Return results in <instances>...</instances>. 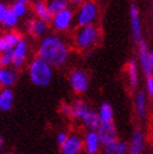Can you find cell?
<instances>
[{
	"label": "cell",
	"instance_id": "obj_1",
	"mask_svg": "<svg viewBox=\"0 0 153 154\" xmlns=\"http://www.w3.org/2000/svg\"><path fill=\"white\" fill-rule=\"evenodd\" d=\"M70 45L57 33H49L39 40L36 47V57L43 59L53 68H63L70 59Z\"/></svg>",
	"mask_w": 153,
	"mask_h": 154
},
{
	"label": "cell",
	"instance_id": "obj_2",
	"mask_svg": "<svg viewBox=\"0 0 153 154\" xmlns=\"http://www.w3.org/2000/svg\"><path fill=\"white\" fill-rule=\"evenodd\" d=\"M102 40V32L97 25L78 26L72 36L73 47L79 51H90Z\"/></svg>",
	"mask_w": 153,
	"mask_h": 154
},
{
	"label": "cell",
	"instance_id": "obj_3",
	"mask_svg": "<svg viewBox=\"0 0 153 154\" xmlns=\"http://www.w3.org/2000/svg\"><path fill=\"white\" fill-rule=\"evenodd\" d=\"M28 76L32 84L39 88H45L54 78V68L40 58H33L28 63Z\"/></svg>",
	"mask_w": 153,
	"mask_h": 154
},
{
	"label": "cell",
	"instance_id": "obj_4",
	"mask_svg": "<svg viewBox=\"0 0 153 154\" xmlns=\"http://www.w3.org/2000/svg\"><path fill=\"white\" fill-rule=\"evenodd\" d=\"M101 14V8L95 0H84L74 11V23L76 26L95 25Z\"/></svg>",
	"mask_w": 153,
	"mask_h": 154
},
{
	"label": "cell",
	"instance_id": "obj_5",
	"mask_svg": "<svg viewBox=\"0 0 153 154\" xmlns=\"http://www.w3.org/2000/svg\"><path fill=\"white\" fill-rule=\"evenodd\" d=\"M73 25H74V9H72L70 6L57 13L55 15H53L49 21V26L57 34L68 33L73 28Z\"/></svg>",
	"mask_w": 153,
	"mask_h": 154
},
{
	"label": "cell",
	"instance_id": "obj_6",
	"mask_svg": "<svg viewBox=\"0 0 153 154\" xmlns=\"http://www.w3.org/2000/svg\"><path fill=\"white\" fill-rule=\"evenodd\" d=\"M68 82H69L70 89L76 95H82L84 93H87L89 89V85H90V79H89L88 73L80 68L73 69L69 73Z\"/></svg>",
	"mask_w": 153,
	"mask_h": 154
},
{
	"label": "cell",
	"instance_id": "obj_7",
	"mask_svg": "<svg viewBox=\"0 0 153 154\" xmlns=\"http://www.w3.org/2000/svg\"><path fill=\"white\" fill-rule=\"evenodd\" d=\"M13 63H11V68L17 69L19 72L20 69H23L27 64H28V58L30 54V45L29 42L25 39V38H21V40L17 44L13 50Z\"/></svg>",
	"mask_w": 153,
	"mask_h": 154
},
{
	"label": "cell",
	"instance_id": "obj_8",
	"mask_svg": "<svg viewBox=\"0 0 153 154\" xmlns=\"http://www.w3.org/2000/svg\"><path fill=\"white\" fill-rule=\"evenodd\" d=\"M149 48L147 42L142 39L137 43V63H138L139 69L143 72L144 76L153 75V68L149 59Z\"/></svg>",
	"mask_w": 153,
	"mask_h": 154
},
{
	"label": "cell",
	"instance_id": "obj_9",
	"mask_svg": "<svg viewBox=\"0 0 153 154\" xmlns=\"http://www.w3.org/2000/svg\"><path fill=\"white\" fill-rule=\"evenodd\" d=\"M129 21H131V33L134 43H138L143 39V29L141 20V11L137 4H132L129 8Z\"/></svg>",
	"mask_w": 153,
	"mask_h": 154
},
{
	"label": "cell",
	"instance_id": "obj_10",
	"mask_svg": "<svg viewBox=\"0 0 153 154\" xmlns=\"http://www.w3.org/2000/svg\"><path fill=\"white\" fill-rule=\"evenodd\" d=\"M49 23L44 21V20H40L38 18H30L27 24H25V30L27 33L34 38V39H42V38H44L47 34H49Z\"/></svg>",
	"mask_w": 153,
	"mask_h": 154
},
{
	"label": "cell",
	"instance_id": "obj_11",
	"mask_svg": "<svg viewBox=\"0 0 153 154\" xmlns=\"http://www.w3.org/2000/svg\"><path fill=\"white\" fill-rule=\"evenodd\" d=\"M60 154H82L83 135L78 133H69L67 140L59 147Z\"/></svg>",
	"mask_w": 153,
	"mask_h": 154
},
{
	"label": "cell",
	"instance_id": "obj_12",
	"mask_svg": "<svg viewBox=\"0 0 153 154\" xmlns=\"http://www.w3.org/2000/svg\"><path fill=\"white\" fill-rule=\"evenodd\" d=\"M103 145L95 130H87L83 135V152L86 154H101Z\"/></svg>",
	"mask_w": 153,
	"mask_h": 154
},
{
	"label": "cell",
	"instance_id": "obj_13",
	"mask_svg": "<svg viewBox=\"0 0 153 154\" xmlns=\"http://www.w3.org/2000/svg\"><path fill=\"white\" fill-rule=\"evenodd\" d=\"M95 132L99 137V140H101L102 145H107L118 139V129H117V125L114 124V122L99 124Z\"/></svg>",
	"mask_w": 153,
	"mask_h": 154
},
{
	"label": "cell",
	"instance_id": "obj_14",
	"mask_svg": "<svg viewBox=\"0 0 153 154\" xmlns=\"http://www.w3.org/2000/svg\"><path fill=\"white\" fill-rule=\"evenodd\" d=\"M21 34L17 30H6L0 34V54L5 51H11L17 44L21 40Z\"/></svg>",
	"mask_w": 153,
	"mask_h": 154
},
{
	"label": "cell",
	"instance_id": "obj_15",
	"mask_svg": "<svg viewBox=\"0 0 153 154\" xmlns=\"http://www.w3.org/2000/svg\"><path fill=\"white\" fill-rule=\"evenodd\" d=\"M146 145V135L142 129H134L131 140L128 142V154H143Z\"/></svg>",
	"mask_w": 153,
	"mask_h": 154
},
{
	"label": "cell",
	"instance_id": "obj_16",
	"mask_svg": "<svg viewBox=\"0 0 153 154\" xmlns=\"http://www.w3.org/2000/svg\"><path fill=\"white\" fill-rule=\"evenodd\" d=\"M134 114L138 119H146L148 114V97L143 90L134 95Z\"/></svg>",
	"mask_w": 153,
	"mask_h": 154
},
{
	"label": "cell",
	"instance_id": "obj_17",
	"mask_svg": "<svg viewBox=\"0 0 153 154\" xmlns=\"http://www.w3.org/2000/svg\"><path fill=\"white\" fill-rule=\"evenodd\" d=\"M19 79V72L11 66L0 68V87L2 88H11L17 84Z\"/></svg>",
	"mask_w": 153,
	"mask_h": 154
},
{
	"label": "cell",
	"instance_id": "obj_18",
	"mask_svg": "<svg viewBox=\"0 0 153 154\" xmlns=\"http://www.w3.org/2000/svg\"><path fill=\"white\" fill-rule=\"evenodd\" d=\"M139 66L137 63L136 59H129L128 63L126 65V73H127V78L129 87L132 89H137L139 85Z\"/></svg>",
	"mask_w": 153,
	"mask_h": 154
},
{
	"label": "cell",
	"instance_id": "obj_19",
	"mask_svg": "<svg viewBox=\"0 0 153 154\" xmlns=\"http://www.w3.org/2000/svg\"><path fill=\"white\" fill-rule=\"evenodd\" d=\"M69 105H70V115H69V118L73 119V120H78V122L82 119V117L88 112V109L90 108V105L84 100V99H80V98L74 99Z\"/></svg>",
	"mask_w": 153,
	"mask_h": 154
},
{
	"label": "cell",
	"instance_id": "obj_20",
	"mask_svg": "<svg viewBox=\"0 0 153 154\" xmlns=\"http://www.w3.org/2000/svg\"><path fill=\"white\" fill-rule=\"evenodd\" d=\"M83 128H86L87 130H97L101 122H99L97 110H94L93 108H89L88 112L82 117V119L79 120Z\"/></svg>",
	"mask_w": 153,
	"mask_h": 154
},
{
	"label": "cell",
	"instance_id": "obj_21",
	"mask_svg": "<svg viewBox=\"0 0 153 154\" xmlns=\"http://www.w3.org/2000/svg\"><path fill=\"white\" fill-rule=\"evenodd\" d=\"M30 9H32V11L34 14V18H38V19L44 20V21H47V23L50 21L52 15H50V13L48 10L47 5H45L44 0H33Z\"/></svg>",
	"mask_w": 153,
	"mask_h": 154
},
{
	"label": "cell",
	"instance_id": "obj_22",
	"mask_svg": "<svg viewBox=\"0 0 153 154\" xmlns=\"http://www.w3.org/2000/svg\"><path fill=\"white\" fill-rule=\"evenodd\" d=\"M15 95L11 88L0 89V112H9L14 106Z\"/></svg>",
	"mask_w": 153,
	"mask_h": 154
},
{
	"label": "cell",
	"instance_id": "obj_23",
	"mask_svg": "<svg viewBox=\"0 0 153 154\" xmlns=\"http://www.w3.org/2000/svg\"><path fill=\"white\" fill-rule=\"evenodd\" d=\"M103 154H128V142L122 139H116L114 142L103 145Z\"/></svg>",
	"mask_w": 153,
	"mask_h": 154
},
{
	"label": "cell",
	"instance_id": "obj_24",
	"mask_svg": "<svg viewBox=\"0 0 153 154\" xmlns=\"http://www.w3.org/2000/svg\"><path fill=\"white\" fill-rule=\"evenodd\" d=\"M97 114H98L101 124L114 122V110H113V106L111 105V103H108V102H103L101 105H99Z\"/></svg>",
	"mask_w": 153,
	"mask_h": 154
},
{
	"label": "cell",
	"instance_id": "obj_25",
	"mask_svg": "<svg viewBox=\"0 0 153 154\" xmlns=\"http://www.w3.org/2000/svg\"><path fill=\"white\" fill-rule=\"evenodd\" d=\"M44 3H45V5H47L52 17L55 15L57 13L62 11V10H64V9H67V8L70 6L68 0H44Z\"/></svg>",
	"mask_w": 153,
	"mask_h": 154
},
{
	"label": "cell",
	"instance_id": "obj_26",
	"mask_svg": "<svg viewBox=\"0 0 153 154\" xmlns=\"http://www.w3.org/2000/svg\"><path fill=\"white\" fill-rule=\"evenodd\" d=\"M10 10H11L15 15H17L19 19H21V18H25L27 15H28V13H29V10H30V6H29L28 3L15 2V0H14V3L10 5Z\"/></svg>",
	"mask_w": 153,
	"mask_h": 154
},
{
	"label": "cell",
	"instance_id": "obj_27",
	"mask_svg": "<svg viewBox=\"0 0 153 154\" xmlns=\"http://www.w3.org/2000/svg\"><path fill=\"white\" fill-rule=\"evenodd\" d=\"M13 63V54L11 51H5L0 54V68H9Z\"/></svg>",
	"mask_w": 153,
	"mask_h": 154
},
{
	"label": "cell",
	"instance_id": "obj_28",
	"mask_svg": "<svg viewBox=\"0 0 153 154\" xmlns=\"http://www.w3.org/2000/svg\"><path fill=\"white\" fill-rule=\"evenodd\" d=\"M9 11H10V5H8L4 2H0V25H2V23L4 21Z\"/></svg>",
	"mask_w": 153,
	"mask_h": 154
},
{
	"label": "cell",
	"instance_id": "obj_29",
	"mask_svg": "<svg viewBox=\"0 0 153 154\" xmlns=\"http://www.w3.org/2000/svg\"><path fill=\"white\" fill-rule=\"evenodd\" d=\"M144 93L147 94V97L153 98V75L146 76V91Z\"/></svg>",
	"mask_w": 153,
	"mask_h": 154
},
{
	"label": "cell",
	"instance_id": "obj_30",
	"mask_svg": "<svg viewBox=\"0 0 153 154\" xmlns=\"http://www.w3.org/2000/svg\"><path fill=\"white\" fill-rule=\"evenodd\" d=\"M59 113L62 115H64L65 118H69V115H70V105H69V103L63 102L62 104H60L59 105Z\"/></svg>",
	"mask_w": 153,
	"mask_h": 154
},
{
	"label": "cell",
	"instance_id": "obj_31",
	"mask_svg": "<svg viewBox=\"0 0 153 154\" xmlns=\"http://www.w3.org/2000/svg\"><path fill=\"white\" fill-rule=\"evenodd\" d=\"M68 135H69V133L65 132V130H60V132L57 134V137H55V142H57V144H58V147H60V145H62V144L67 140Z\"/></svg>",
	"mask_w": 153,
	"mask_h": 154
},
{
	"label": "cell",
	"instance_id": "obj_32",
	"mask_svg": "<svg viewBox=\"0 0 153 154\" xmlns=\"http://www.w3.org/2000/svg\"><path fill=\"white\" fill-rule=\"evenodd\" d=\"M68 2H69L70 5H79L84 2V0H68Z\"/></svg>",
	"mask_w": 153,
	"mask_h": 154
},
{
	"label": "cell",
	"instance_id": "obj_33",
	"mask_svg": "<svg viewBox=\"0 0 153 154\" xmlns=\"http://www.w3.org/2000/svg\"><path fill=\"white\" fill-rule=\"evenodd\" d=\"M3 147H4V140H3V137L0 135V153L3 152Z\"/></svg>",
	"mask_w": 153,
	"mask_h": 154
},
{
	"label": "cell",
	"instance_id": "obj_34",
	"mask_svg": "<svg viewBox=\"0 0 153 154\" xmlns=\"http://www.w3.org/2000/svg\"><path fill=\"white\" fill-rule=\"evenodd\" d=\"M149 59H151V64H152V68H153V49L149 50Z\"/></svg>",
	"mask_w": 153,
	"mask_h": 154
},
{
	"label": "cell",
	"instance_id": "obj_35",
	"mask_svg": "<svg viewBox=\"0 0 153 154\" xmlns=\"http://www.w3.org/2000/svg\"><path fill=\"white\" fill-rule=\"evenodd\" d=\"M15 2H23V3H28L29 4V2H32V0H15Z\"/></svg>",
	"mask_w": 153,
	"mask_h": 154
},
{
	"label": "cell",
	"instance_id": "obj_36",
	"mask_svg": "<svg viewBox=\"0 0 153 154\" xmlns=\"http://www.w3.org/2000/svg\"><path fill=\"white\" fill-rule=\"evenodd\" d=\"M95 2L98 3V2H105V0H95Z\"/></svg>",
	"mask_w": 153,
	"mask_h": 154
}]
</instances>
